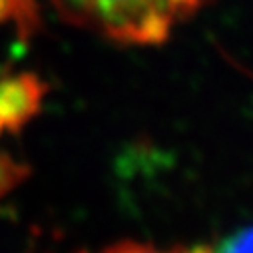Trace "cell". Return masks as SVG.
I'll return each instance as SVG.
<instances>
[{"instance_id":"cell-1","label":"cell","mask_w":253,"mask_h":253,"mask_svg":"<svg viewBox=\"0 0 253 253\" xmlns=\"http://www.w3.org/2000/svg\"><path fill=\"white\" fill-rule=\"evenodd\" d=\"M72 24L126 46L164 44L211 0H46Z\"/></svg>"},{"instance_id":"cell-2","label":"cell","mask_w":253,"mask_h":253,"mask_svg":"<svg viewBox=\"0 0 253 253\" xmlns=\"http://www.w3.org/2000/svg\"><path fill=\"white\" fill-rule=\"evenodd\" d=\"M42 86L32 76H18L0 84V132L16 128L38 110Z\"/></svg>"},{"instance_id":"cell-3","label":"cell","mask_w":253,"mask_h":253,"mask_svg":"<svg viewBox=\"0 0 253 253\" xmlns=\"http://www.w3.org/2000/svg\"><path fill=\"white\" fill-rule=\"evenodd\" d=\"M102 253H210V249L208 247H194V249H183V247L158 249V247L136 243V241H122V243H116V245L104 249Z\"/></svg>"},{"instance_id":"cell-4","label":"cell","mask_w":253,"mask_h":253,"mask_svg":"<svg viewBox=\"0 0 253 253\" xmlns=\"http://www.w3.org/2000/svg\"><path fill=\"white\" fill-rule=\"evenodd\" d=\"M210 253H253V227L229 235L215 249H210Z\"/></svg>"}]
</instances>
